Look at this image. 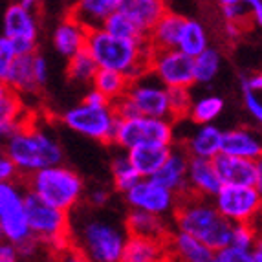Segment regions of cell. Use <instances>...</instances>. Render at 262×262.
<instances>
[{
    "mask_svg": "<svg viewBox=\"0 0 262 262\" xmlns=\"http://www.w3.org/2000/svg\"><path fill=\"white\" fill-rule=\"evenodd\" d=\"M123 226L128 236H140V238H150V241L167 242L169 235L172 233L167 219L134 209L128 211L127 219L123 220Z\"/></svg>",
    "mask_w": 262,
    "mask_h": 262,
    "instance_id": "44dd1931",
    "label": "cell"
},
{
    "mask_svg": "<svg viewBox=\"0 0 262 262\" xmlns=\"http://www.w3.org/2000/svg\"><path fill=\"white\" fill-rule=\"evenodd\" d=\"M33 55L35 53L15 57L13 61H11V66H9L4 84L11 92L17 94L18 97L35 96L40 90L35 79V70H33Z\"/></svg>",
    "mask_w": 262,
    "mask_h": 262,
    "instance_id": "484cf974",
    "label": "cell"
},
{
    "mask_svg": "<svg viewBox=\"0 0 262 262\" xmlns=\"http://www.w3.org/2000/svg\"><path fill=\"white\" fill-rule=\"evenodd\" d=\"M97 70H99V68H97L92 55H90L86 50L79 52L77 55L70 57V59H68V64H66V74H68L70 81H74V83H77V84H90Z\"/></svg>",
    "mask_w": 262,
    "mask_h": 262,
    "instance_id": "836d02e7",
    "label": "cell"
},
{
    "mask_svg": "<svg viewBox=\"0 0 262 262\" xmlns=\"http://www.w3.org/2000/svg\"><path fill=\"white\" fill-rule=\"evenodd\" d=\"M15 178H17V170H15L11 162L6 158V154L0 150V182H9V180Z\"/></svg>",
    "mask_w": 262,
    "mask_h": 262,
    "instance_id": "f6af8a7d",
    "label": "cell"
},
{
    "mask_svg": "<svg viewBox=\"0 0 262 262\" xmlns=\"http://www.w3.org/2000/svg\"><path fill=\"white\" fill-rule=\"evenodd\" d=\"M222 185H242V187L262 189V163L242 160V158L219 154L213 160Z\"/></svg>",
    "mask_w": 262,
    "mask_h": 262,
    "instance_id": "4fadbf2b",
    "label": "cell"
},
{
    "mask_svg": "<svg viewBox=\"0 0 262 262\" xmlns=\"http://www.w3.org/2000/svg\"><path fill=\"white\" fill-rule=\"evenodd\" d=\"M209 262H216V260H214V257H213V260H209Z\"/></svg>",
    "mask_w": 262,
    "mask_h": 262,
    "instance_id": "db71d44e",
    "label": "cell"
},
{
    "mask_svg": "<svg viewBox=\"0 0 262 262\" xmlns=\"http://www.w3.org/2000/svg\"><path fill=\"white\" fill-rule=\"evenodd\" d=\"M24 211H26L28 226L31 236L42 248H50L61 255L70 249L68 238V213L46 206L44 202L35 198L26 191L24 196Z\"/></svg>",
    "mask_w": 262,
    "mask_h": 262,
    "instance_id": "8992f818",
    "label": "cell"
},
{
    "mask_svg": "<svg viewBox=\"0 0 262 262\" xmlns=\"http://www.w3.org/2000/svg\"><path fill=\"white\" fill-rule=\"evenodd\" d=\"M17 174L30 176L48 167L62 165V147L52 132L31 123H24L4 141V150Z\"/></svg>",
    "mask_w": 262,
    "mask_h": 262,
    "instance_id": "3957f363",
    "label": "cell"
},
{
    "mask_svg": "<svg viewBox=\"0 0 262 262\" xmlns=\"http://www.w3.org/2000/svg\"><path fill=\"white\" fill-rule=\"evenodd\" d=\"M4 33L2 37L11 40H24V42L37 44L39 39V18L37 13L26 11L18 6V2L9 4L4 11Z\"/></svg>",
    "mask_w": 262,
    "mask_h": 262,
    "instance_id": "2e32d148",
    "label": "cell"
},
{
    "mask_svg": "<svg viewBox=\"0 0 262 262\" xmlns=\"http://www.w3.org/2000/svg\"><path fill=\"white\" fill-rule=\"evenodd\" d=\"M15 50H13V42L6 37L0 35V84L6 83V77H8L9 66L11 61L15 59Z\"/></svg>",
    "mask_w": 262,
    "mask_h": 262,
    "instance_id": "60d3db41",
    "label": "cell"
},
{
    "mask_svg": "<svg viewBox=\"0 0 262 262\" xmlns=\"http://www.w3.org/2000/svg\"><path fill=\"white\" fill-rule=\"evenodd\" d=\"M0 242H2V231H0Z\"/></svg>",
    "mask_w": 262,
    "mask_h": 262,
    "instance_id": "f5cc1de1",
    "label": "cell"
},
{
    "mask_svg": "<svg viewBox=\"0 0 262 262\" xmlns=\"http://www.w3.org/2000/svg\"><path fill=\"white\" fill-rule=\"evenodd\" d=\"M24 196H26L24 184L17 180L0 182V216L24 207Z\"/></svg>",
    "mask_w": 262,
    "mask_h": 262,
    "instance_id": "d590c367",
    "label": "cell"
},
{
    "mask_svg": "<svg viewBox=\"0 0 262 262\" xmlns=\"http://www.w3.org/2000/svg\"><path fill=\"white\" fill-rule=\"evenodd\" d=\"M61 119L75 134H81L99 143H112L118 123L110 103L94 105L86 101H81L79 105L68 108L61 116Z\"/></svg>",
    "mask_w": 262,
    "mask_h": 262,
    "instance_id": "ba28073f",
    "label": "cell"
},
{
    "mask_svg": "<svg viewBox=\"0 0 262 262\" xmlns=\"http://www.w3.org/2000/svg\"><path fill=\"white\" fill-rule=\"evenodd\" d=\"M209 46H211L209 33H207L206 26H204L198 18L185 17L184 28L180 31L176 50L182 52L184 55L194 59V57H198L202 52H206Z\"/></svg>",
    "mask_w": 262,
    "mask_h": 262,
    "instance_id": "f1b7e54d",
    "label": "cell"
},
{
    "mask_svg": "<svg viewBox=\"0 0 262 262\" xmlns=\"http://www.w3.org/2000/svg\"><path fill=\"white\" fill-rule=\"evenodd\" d=\"M224 99L220 96H202L196 101H192L191 110H189V119L192 123H196L198 127L200 125H214V121L220 118V114L224 112Z\"/></svg>",
    "mask_w": 262,
    "mask_h": 262,
    "instance_id": "1f68e13d",
    "label": "cell"
},
{
    "mask_svg": "<svg viewBox=\"0 0 262 262\" xmlns=\"http://www.w3.org/2000/svg\"><path fill=\"white\" fill-rule=\"evenodd\" d=\"M110 172H112V182H114V189L119 192H128L136 184H140L141 178L138 176L132 165L128 163L127 156L125 154H118L114 156L112 165H110Z\"/></svg>",
    "mask_w": 262,
    "mask_h": 262,
    "instance_id": "e575fe53",
    "label": "cell"
},
{
    "mask_svg": "<svg viewBox=\"0 0 262 262\" xmlns=\"http://www.w3.org/2000/svg\"><path fill=\"white\" fill-rule=\"evenodd\" d=\"M258 242V231L253 224H235L231 226L229 246L241 251H251Z\"/></svg>",
    "mask_w": 262,
    "mask_h": 262,
    "instance_id": "8d00e7d4",
    "label": "cell"
},
{
    "mask_svg": "<svg viewBox=\"0 0 262 262\" xmlns=\"http://www.w3.org/2000/svg\"><path fill=\"white\" fill-rule=\"evenodd\" d=\"M211 202L220 216L235 226V224H253V220H257L260 213L262 196L260 189L222 185Z\"/></svg>",
    "mask_w": 262,
    "mask_h": 262,
    "instance_id": "9c48e42d",
    "label": "cell"
},
{
    "mask_svg": "<svg viewBox=\"0 0 262 262\" xmlns=\"http://www.w3.org/2000/svg\"><path fill=\"white\" fill-rule=\"evenodd\" d=\"M185 17L174 9H167L163 17L154 24L150 33L147 35V42L152 52H163V50H176L180 31L184 28Z\"/></svg>",
    "mask_w": 262,
    "mask_h": 262,
    "instance_id": "d4e9b609",
    "label": "cell"
},
{
    "mask_svg": "<svg viewBox=\"0 0 262 262\" xmlns=\"http://www.w3.org/2000/svg\"><path fill=\"white\" fill-rule=\"evenodd\" d=\"M169 262H209L214 253L200 241L182 231H172L167 238Z\"/></svg>",
    "mask_w": 262,
    "mask_h": 262,
    "instance_id": "603a6c76",
    "label": "cell"
},
{
    "mask_svg": "<svg viewBox=\"0 0 262 262\" xmlns=\"http://www.w3.org/2000/svg\"><path fill=\"white\" fill-rule=\"evenodd\" d=\"M18 6H20V8H24L26 9V11H31V13H37V2H33V0H20V2H18Z\"/></svg>",
    "mask_w": 262,
    "mask_h": 262,
    "instance_id": "f907efd6",
    "label": "cell"
},
{
    "mask_svg": "<svg viewBox=\"0 0 262 262\" xmlns=\"http://www.w3.org/2000/svg\"><path fill=\"white\" fill-rule=\"evenodd\" d=\"M172 216L176 231L191 235L192 238L207 246L213 253L229 246L231 224L220 216L211 200L198 198L194 194L178 198Z\"/></svg>",
    "mask_w": 262,
    "mask_h": 262,
    "instance_id": "277c9868",
    "label": "cell"
},
{
    "mask_svg": "<svg viewBox=\"0 0 262 262\" xmlns=\"http://www.w3.org/2000/svg\"><path fill=\"white\" fill-rule=\"evenodd\" d=\"M170 149L172 147H136L127 150L125 156L141 180H150L165 163Z\"/></svg>",
    "mask_w": 262,
    "mask_h": 262,
    "instance_id": "83f0119b",
    "label": "cell"
},
{
    "mask_svg": "<svg viewBox=\"0 0 262 262\" xmlns=\"http://www.w3.org/2000/svg\"><path fill=\"white\" fill-rule=\"evenodd\" d=\"M149 75L167 90L191 88L194 84L192 59L178 50L152 52L149 61Z\"/></svg>",
    "mask_w": 262,
    "mask_h": 262,
    "instance_id": "30bf717a",
    "label": "cell"
},
{
    "mask_svg": "<svg viewBox=\"0 0 262 262\" xmlns=\"http://www.w3.org/2000/svg\"><path fill=\"white\" fill-rule=\"evenodd\" d=\"M112 143L118 145L125 152L136 147H174V121L143 118V116L132 119H118Z\"/></svg>",
    "mask_w": 262,
    "mask_h": 262,
    "instance_id": "52a82bcc",
    "label": "cell"
},
{
    "mask_svg": "<svg viewBox=\"0 0 262 262\" xmlns=\"http://www.w3.org/2000/svg\"><path fill=\"white\" fill-rule=\"evenodd\" d=\"M242 28H244V26H241V24H231V22H226V24H224V33H226L227 39L236 40L238 37H241Z\"/></svg>",
    "mask_w": 262,
    "mask_h": 262,
    "instance_id": "c3c4849f",
    "label": "cell"
},
{
    "mask_svg": "<svg viewBox=\"0 0 262 262\" xmlns=\"http://www.w3.org/2000/svg\"><path fill=\"white\" fill-rule=\"evenodd\" d=\"M220 68H222V53H220V50L209 46L206 52H202L200 55L192 59L194 84L213 83L214 77L220 74Z\"/></svg>",
    "mask_w": 262,
    "mask_h": 262,
    "instance_id": "4dcf8cb0",
    "label": "cell"
},
{
    "mask_svg": "<svg viewBox=\"0 0 262 262\" xmlns=\"http://www.w3.org/2000/svg\"><path fill=\"white\" fill-rule=\"evenodd\" d=\"M214 260L216 262H251V255L249 251H241V249H235L231 246L220 249L214 253Z\"/></svg>",
    "mask_w": 262,
    "mask_h": 262,
    "instance_id": "b9f144b4",
    "label": "cell"
},
{
    "mask_svg": "<svg viewBox=\"0 0 262 262\" xmlns=\"http://www.w3.org/2000/svg\"><path fill=\"white\" fill-rule=\"evenodd\" d=\"M187 163H189L187 154L184 152V149H182L180 145H174V147L170 149L165 163L160 167V170H158L150 180H152L154 184L160 185V187L172 192L176 198L187 196L189 194Z\"/></svg>",
    "mask_w": 262,
    "mask_h": 262,
    "instance_id": "5bb4252c",
    "label": "cell"
},
{
    "mask_svg": "<svg viewBox=\"0 0 262 262\" xmlns=\"http://www.w3.org/2000/svg\"><path fill=\"white\" fill-rule=\"evenodd\" d=\"M127 236L123 222L94 209L75 207L68 213L70 249L88 262H119Z\"/></svg>",
    "mask_w": 262,
    "mask_h": 262,
    "instance_id": "6da1fadb",
    "label": "cell"
},
{
    "mask_svg": "<svg viewBox=\"0 0 262 262\" xmlns=\"http://www.w3.org/2000/svg\"><path fill=\"white\" fill-rule=\"evenodd\" d=\"M220 15L226 22L231 24H244L246 20H249L248 15V4L242 0H220L219 2Z\"/></svg>",
    "mask_w": 262,
    "mask_h": 262,
    "instance_id": "f35d334b",
    "label": "cell"
},
{
    "mask_svg": "<svg viewBox=\"0 0 262 262\" xmlns=\"http://www.w3.org/2000/svg\"><path fill=\"white\" fill-rule=\"evenodd\" d=\"M187 185L189 194H194L198 198H206V200H213L214 194L222 187V182H220L219 174H216L213 160L189 158Z\"/></svg>",
    "mask_w": 262,
    "mask_h": 262,
    "instance_id": "e0dca14e",
    "label": "cell"
},
{
    "mask_svg": "<svg viewBox=\"0 0 262 262\" xmlns=\"http://www.w3.org/2000/svg\"><path fill=\"white\" fill-rule=\"evenodd\" d=\"M262 90H255V88L242 86V99H244V106L248 114L255 119L257 123L262 121V99H260Z\"/></svg>",
    "mask_w": 262,
    "mask_h": 262,
    "instance_id": "ab89813d",
    "label": "cell"
},
{
    "mask_svg": "<svg viewBox=\"0 0 262 262\" xmlns=\"http://www.w3.org/2000/svg\"><path fill=\"white\" fill-rule=\"evenodd\" d=\"M30 121L24 101L6 84H0V141H6L18 127Z\"/></svg>",
    "mask_w": 262,
    "mask_h": 262,
    "instance_id": "7402d4cb",
    "label": "cell"
},
{
    "mask_svg": "<svg viewBox=\"0 0 262 262\" xmlns=\"http://www.w3.org/2000/svg\"><path fill=\"white\" fill-rule=\"evenodd\" d=\"M59 262H88V260L84 257H81L74 249H66L64 253L59 255Z\"/></svg>",
    "mask_w": 262,
    "mask_h": 262,
    "instance_id": "681fc988",
    "label": "cell"
},
{
    "mask_svg": "<svg viewBox=\"0 0 262 262\" xmlns=\"http://www.w3.org/2000/svg\"><path fill=\"white\" fill-rule=\"evenodd\" d=\"M119 262H169L167 242L127 236Z\"/></svg>",
    "mask_w": 262,
    "mask_h": 262,
    "instance_id": "4316f807",
    "label": "cell"
},
{
    "mask_svg": "<svg viewBox=\"0 0 262 262\" xmlns=\"http://www.w3.org/2000/svg\"><path fill=\"white\" fill-rule=\"evenodd\" d=\"M90 84H92V90L101 94L112 105V103L119 101L121 97H125L128 86H130V81L125 75L118 74V72L97 70Z\"/></svg>",
    "mask_w": 262,
    "mask_h": 262,
    "instance_id": "f546056e",
    "label": "cell"
},
{
    "mask_svg": "<svg viewBox=\"0 0 262 262\" xmlns=\"http://www.w3.org/2000/svg\"><path fill=\"white\" fill-rule=\"evenodd\" d=\"M33 70H35V79L39 88H44L46 83H48L50 64H48V59L44 55H40L39 52H35V55H33Z\"/></svg>",
    "mask_w": 262,
    "mask_h": 262,
    "instance_id": "7bdbcfd3",
    "label": "cell"
},
{
    "mask_svg": "<svg viewBox=\"0 0 262 262\" xmlns=\"http://www.w3.org/2000/svg\"><path fill=\"white\" fill-rule=\"evenodd\" d=\"M119 2L121 0H81V2L72 6L68 17L77 20L88 31L99 30L106 18L114 11H118Z\"/></svg>",
    "mask_w": 262,
    "mask_h": 262,
    "instance_id": "cb8c5ba5",
    "label": "cell"
},
{
    "mask_svg": "<svg viewBox=\"0 0 262 262\" xmlns=\"http://www.w3.org/2000/svg\"><path fill=\"white\" fill-rule=\"evenodd\" d=\"M108 200H110V192L106 189H94L88 194V207L101 209V207H105L108 204Z\"/></svg>",
    "mask_w": 262,
    "mask_h": 262,
    "instance_id": "ee69618b",
    "label": "cell"
},
{
    "mask_svg": "<svg viewBox=\"0 0 262 262\" xmlns=\"http://www.w3.org/2000/svg\"><path fill=\"white\" fill-rule=\"evenodd\" d=\"M249 255H251V262H262V248H260V244L255 246V248L249 251Z\"/></svg>",
    "mask_w": 262,
    "mask_h": 262,
    "instance_id": "816d5d0a",
    "label": "cell"
},
{
    "mask_svg": "<svg viewBox=\"0 0 262 262\" xmlns=\"http://www.w3.org/2000/svg\"><path fill=\"white\" fill-rule=\"evenodd\" d=\"M248 15L249 20H253L257 26L262 24V2L260 0H248Z\"/></svg>",
    "mask_w": 262,
    "mask_h": 262,
    "instance_id": "bcb514c9",
    "label": "cell"
},
{
    "mask_svg": "<svg viewBox=\"0 0 262 262\" xmlns=\"http://www.w3.org/2000/svg\"><path fill=\"white\" fill-rule=\"evenodd\" d=\"M226 156L242 158L251 162H260L262 141L255 128L235 127L231 130H224L222 136V152Z\"/></svg>",
    "mask_w": 262,
    "mask_h": 262,
    "instance_id": "9a60e30c",
    "label": "cell"
},
{
    "mask_svg": "<svg viewBox=\"0 0 262 262\" xmlns=\"http://www.w3.org/2000/svg\"><path fill=\"white\" fill-rule=\"evenodd\" d=\"M26 191L62 213H72L84 194L83 178L66 165H55L26 176Z\"/></svg>",
    "mask_w": 262,
    "mask_h": 262,
    "instance_id": "5b68a950",
    "label": "cell"
},
{
    "mask_svg": "<svg viewBox=\"0 0 262 262\" xmlns=\"http://www.w3.org/2000/svg\"><path fill=\"white\" fill-rule=\"evenodd\" d=\"M0 262H20L18 260L17 249L8 242H0Z\"/></svg>",
    "mask_w": 262,
    "mask_h": 262,
    "instance_id": "7dc6e473",
    "label": "cell"
},
{
    "mask_svg": "<svg viewBox=\"0 0 262 262\" xmlns=\"http://www.w3.org/2000/svg\"><path fill=\"white\" fill-rule=\"evenodd\" d=\"M99 70L118 72L134 83L149 75V61L152 48L149 42H132L118 39L101 30L88 31L84 46Z\"/></svg>",
    "mask_w": 262,
    "mask_h": 262,
    "instance_id": "7a4b0ae2",
    "label": "cell"
},
{
    "mask_svg": "<svg viewBox=\"0 0 262 262\" xmlns=\"http://www.w3.org/2000/svg\"><path fill=\"white\" fill-rule=\"evenodd\" d=\"M86 37L88 30L83 28L77 20H74L72 17L66 15L53 30L52 35V44L55 52L61 57H64L66 61L70 57L77 55L79 52H83L86 46Z\"/></svg>",
    "mask_w": 262,
    "mask_h": 262,
    "instance_id": "ffe728a7",
    "label": "cell"
},
{
    "mask_svg": "<svg viewBox=\"0 0 262 262\" xmlns=\"http://www.w3.org/2000/svg\"><path fill=\"white\" fill-rule=\"evenodd\" d=\"M125 99L132 105L136 116L170 119L167 88H163L158 81H154L150 75H145L140 81L130 83L127 94H125Z\"/></svg>",
    "mask_w": 262,
    "mask_h": 262,
    "instance_id": "8fae6325",
    "label": "cell"
},
{
    "mask_svg": "<svg viewBox=\"0 0 262 262\" xmlns=\"http://www.w3.org/2000/svg\"><path fill=\"white\" fill-rule=\"evenodd\" d=\"M167 99H169L170 121L185 118L192 105L191 88H170V90H167Z\"/></svg>",
    "mask_w": 262,
    "mask_h": 262,
    "instance_id": "74e56055",
    "label": "cell"
},
{
    "mask_svg": "<svg viewBox=\"0 0 262 262\" xmlns=\"http://www.w3.org/2000/svg\"><path fill=\"white\" fill-rule=\"evenodd\" d=\"M101 30L112 37H118V39L132 40V42H147V37L119 11H114L101 26Z\"/></svg>",
    "mask_w": 262,
    "mask_h": 262,
    "instance_id": "d6a6232c",
    "label": "cell"
},
{
    "mask_svg": "<svg viewBox=\"0 0 262 262\" xmlns=\"http://www.w3.org/2000/svg\"><path fill=\"white\" fill-rule=\"evenodd\" d=\"M167 9L169 6L162 0H121L118 11L125 15L147 37Z\"/></svg>",
    "mask_w": 262,
    "mask_h": 262,
    "instance_id": "ac0fdd59",
    "label": "cell"
},
{
    "mask_svg": "<svg viewBox=\"0 0 262 262\" xmlns=\"http://www.w3.org/2000/svg\"><path fill=\"white\" fill-rule=\"evenodd\" d=\"M125 204L134 211L156 214V216H172L178 198L167 189L154 184L152 180H141L128 192H125Z\"/></svg>",
    "mask_w": 262,
    "mask_h": 262,
    "instance_id": "7c38bea8",
    "label": "cell"
},
{
    "mask_svg": "<svg viewBox=\"0 0 262 262\" xmlns=\"http://www.w3.org/2000/svg\"><path fill=\"white\" fill-rule=\"evenodd\" d=\"M222 136L224 130L216 125H200L180 147L187 158L214 160L222 152Z\"/></svg>",
    "mask_w": 262,
    "mask_h": 262,
    "instance_id": "d6986e66",
    "label": "cell"
}]
</instances>
